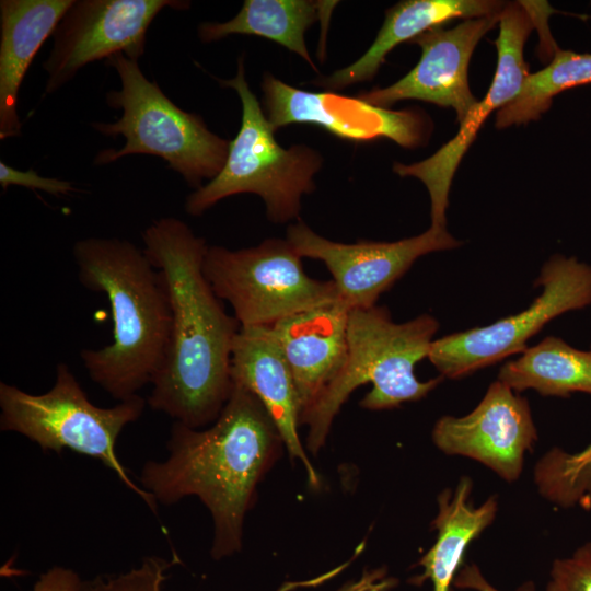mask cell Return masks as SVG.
Masks as SVG:
<instances>
[{"label":"cell","instance_id":"obj_21","mask_svg":"<svg viewBox=\"0 0 591 591\" xmlns=\"http://www.w3.org/2000/svg\"><path fill=\"white\" fill-rule=\"evenodd\" d=\"M336 3L311 0H245L233 19L199 24L198 36L204 43L217 42L232 34L264 37L296 53L317 71L305 44V32L323 15L324 10Z\"/></svg>","mask_w":591,"mask_h":591},{"label":"cell","instance_id":"obj_28","mask_svg":"<svg viewBox=\"0 0 591 591\" xmlns=\"http://www.w3.org/2000/svg\"><path fill=\"white\" fill-rule=\"evenodd\" d=\"M82 582L73 569L54 566L38 577L31 591H80Z\"/></svg>","mask_w":591,"mask_h":591},{"label":"cell","instance_id":"obj_18","mask_svg":"<svg viewBox=\"0 0 591 591\" xmlns=\"http://www.w3.org/2000/svg\"><path fill=\"white\" fill-rule=\"evenodd\" d=\"M74 0L0 1V139L21 135L16 105L23 79Z\"/></svg>","mask_w":591,"mask_h":591},{"label":"cell","instance_id":"obj_20","mask_svg":"<svg viewBox=\"0 0 591 591\" xmlns=\"http://www.w3.org/2000/svg\"><path fill=\"white\" fill-rule=\"evenodd\" d=\"M472 487V480L462 477L454 490L445 489L439 495L438 514L432 522L437 540L418 561L422 572L415 578L417 584L428 580L432 591H451L466 547L494 521L497 498L489 497L475 507L470 501Z\"/></svg>","mask_w":591,"mask_h":591},{"label":"cell","instance_id":"obj_15","mask_svg":"<svg viewBox=\"0 0 591 591\" xmlns=\"http://www.w3.org/2000/svg\"><path fill=\"white\" fill-rule=\"evenodd\" d=\"M265 115L277 130L291 124H312L351 141L389 138L401 146L420 142L424 124L409 111H390L361 99L334 92H310L291 86L271 73L262 82Z\"/></svg>","mask_w":591,"mask_h":591},{"label":"cell","instance_id":"obj_30","mask_svg":"<svg viewBox=\"0 0 591 591\" xmlns=\"http://www.w3.org/2000/svg\"><path fill=\"white\" fill-rule=\"evenodd\" d=\"M393 582L384 569H374L364 571L359 579L348 582L337 591H385Z\"/></svg>","mask_w":591,"mask_h":591},{"label":"cell","instance_id":"obj_19","mask_svg":"<svg viewBox=\"0 0 591 591\" xmlns=\"http://www.w3.org/2000/svg\"><path fill=\"white\" fill-rule=\"evenodd\" d=\"M505 3L491 0H405L386 11L385 20L367 51L351 65L313 83L340 90L374 78L386 55L398 44L442 26L453 19H476L500 13Z\"/></svg>","mask_w":591,"mask_h":591},{"label":"cell","instance_id":"obj_5","mask_svg":"<svg viewBox=\"0 0 591 591\" xmlns=\"http://www.w3.org/2000/svg\"><path fill=\"white\" fill-rule=\"evenodd\" d=\"M219 81L240 97L241 126L219 174L187 196L186 212L198 217L224 198L251 193L264 200L270 222L297 219L302 196L315 190L314 175L323 165L321 153L306 144L286 149L276 141V130L245 79L243 57L237 59L236 76Z\"/></svg>","mask_w":591,"mask_h":591},{"label":"cell","instance_id":"obj_11","mask_svg":"<svg viewBox=\"0 0 591 591\" xmlns=\"http://www.w3.org/2000/svg\"><path fill=\"white\" fill-rule=\"evenodd\" d=\"M287 240L303 258L324 263L350 310L374 306L419 257L461 244L447 228L431 225L419 235L395 242L341 243L317 234L301 220L288 227Z\"/></svg>","mask_w":591,"mask_h":591},{"label":"cell","instance_id":"obj_7","mask_svg":"<svg viewBox=\"0 0 591 591\" xmlns=\"http://www.w3.org/2000/svg\"><path fill=\"white\" fill-rule=\"evenodd\" d=\"M146 404L138 394L113 407H99L69 366L60 362L54 385L45 393L0 383V429L27 438L44 452L60 454L66 449L101 461L155 513L157 501L132 482L115 449L124 428L141 417Z\"/></svg>","mask_w":591,"mask_h":591},{"label":"cell","instance_id":"obj_14","mask_svg":"<svg viewBox=\"0 0 591 591\" xmlns=\"http://www.w3.org/2000/svg\"><path fill=\"white\" fill-rule=\"evenodd\" d=\"M500 13L420 34L410 40L421 48L418 63L395 83L362 92L358 97L382 108L404 100L451 107L461 124L477 103L467 79L472 54L480 38L499 23Z\"/></svg>","mask_w":591,"mask_h":591},{"label":"cell","instance_id":"obj_27","mask_svg":"<svg viewBox=\"0 0 591 591\" xmlns=\"http://www.w3.org/2000/svg\"><path fill=\"white\" fill-rule=\"evenodd\" d=\"M0 184L3 190H7L10 185H19L56 196L67 195L74 190L72 184L68 181L40 176L33 169L20 171L3 161H0Z\"/></svg>","mask_w":591,"mask_h":591},{"label":"cell","instance_id":"obj_22","mask_svg":"<svg viewBox=\"0 0 591 591\" xmlns=\"http://www.w3.org/2000/svg\"><path fill=\"white\" fill-rule=\"evenodd\" d=\"M498 381L518 393L533 389L544 396L591 394V350H579L548 336L503 364Z\"/></svg>","mask_w":591,"mask_h":591},{"label":"cell","instance_id":"obj_24","mask_svg":"<svg viewBox=\"0 0 591 591\" xmlns=\"http://www.w3.org/2000/svg\"><path fill=\"white\" fill-rule=\"evenodd\" d=\"M535 482L544 497L561 507L591 506V443L577 453L549 451L535 468Z\"/></svg>","mask_w":591,"mask_h":591},{"label":"cell","instance_id":"obj_26","mask_svg":"<svg viewBox=\"0 0 591 591\" xmlns=\"http://www.w3.org/2000/svg\"><path fill=\"white\" fill-rule=\"evenodd\" d=\"M546 591H591V542L553 563Z\"/></svg>","mask_w":591,"mask_h":591},{"label":"cell","instance_id":"obj_17","mask_svg":"<svg viewBox=\"0 0 591 591\" xmlns=\"http://www.w3.org/2000/svg\"><path fill=\"white\" fill-rule=\"evenodd\" d=\"M233 383L250 390L263 404L278 429L289 455L300 460L312 485L316 472L299 438L301 406L282 352L269 326L241 327L231 357Z\"/></svg>","mask_w":591,"mask_h":591},{"label":"cell","instance_id":"obj_29","mask_svg":"<svg viewBox=\"0 0 591 591\" xmlns=\"http://www.w3.org/2000/svg\"><path fill=\"white\" fill-rule=\"evenodd\" d=\"M456 589L473 591H500L494 587L476 565H466L457 571L453 584ZM517 591H537L533 581L521 584Z\"/></svg>","mask_w":591,"mask_h":591},{"label":"cell","instance_id":"obj_4","mask_svg":"<svg viewBox=\"0 0 591 591\" xmlns=\"http://www.w3.org/2000/svg\"><path fill=\"white\" fill-rule=\"evenodd\" d=\"M438 328V321L429 314L395 323L383 306L351 309L345 366L300 416V425L308 427V449L317 453L335 416L354 390L362 384H372L360 402L370 410L395 408L430 393L442 376L420 381L415 375V366L428 358Z\"/></svg>","mask_w":591,"mask_h":591},{"label":"cell","instance_id":"obj_25","mask_svg":"<svg viewBox=\"0 0 591 591\" xmlns=\"http://www.w3.org/2000/svg\"><path fill=\"white\" fill-rule=\"evenodd\" d=\"M173 564L160 556H147L126 571L83 580L80 591H166Z\"/></svg>","mask_w":591,"mask_h":591},{"label":"cell","instance_id":"obj_9","mask_svg":"<svg viewBox=\"0 0 591 591\" xmlns=\"http://www.w3.org/2000/svg\"><path fill=\"white\" fill-rule=\"evenodd\" d=\"M542 293L524 311L497 322L454 333L431 344L428 359L441 376L460 379L511 355L553 318L591 304V266L555 255L541 269Z\"/></svg>","mask_w":591,"mask_h":591},{"label":"cell","instance_id":"obj_3","mask_svg":"<svg viewBox=\"0 0 591 591\" xmlns=\"http://www.w3.org/2000/svg\"><path fill=\"white\" fill-rule=\"evenodd\" d=\"M80 283L104 293L113 341L82 349L90 379L118 402L151 384L165 359L172 310L165 283L143 250L127 240L88 237L72 250Z\"/></svg>","mask_w":591,"mask_h":591},{"label":"cell","instance_id":"obj_6","mask_svg":"<svg viewBox=\"0 0 591 591\" xmlns=\"http://www.w3.org/2000/svg\"><path fill=\"white\" fill-rule=\"evenodd\" d=\"M121 82L120 90L106 93V102L123 111L115 123H93L103 136H123L118 149L97 153L95 164H108L131 154L162 158L196 189L222 170L230 141L211 132L202 118L176 106L155 82L148 80L138 61L123 53L106 60Z\"/></svg>","mask_w":591,"mask_h":591},{"label":"cell","instance_id":"obj_23","mask_svg":"<svg viewBox=\"0 0 591 591\" xmlns=\"http://www.w3.org/2000/svg\"><path fill=\"white\" fill-rule=\"evenodd\" d=\"M588 83H591V54L556 49L552 62L529 74L519 94L497 112L496 127L535 120L551 107L555 95Z\"/></svg>","mask_w":591,"mask_h":591},{"label":"cell","instance_id":"obj_10","mask_svg":"<svg viewBox=\"0 0 591 591\" xmlns=\"http://www.w3.org/2000/svg\"><path fill=\"white\" fill-rule=\"evenodd\" d=\"M174 0H78L58 23L43 68L45 94L69 82L88 63L123 53L132 60L144 54L150 24L164 8L187 9Z\"/></svg>","mask_w":591,"mask_h":591},{"label":"cell","instance_id":"obj_8","mask_svg":"<svg viewBox=\"0 0 591 591\" xmlns=\"http://www.w3.org/2000/svg\"><path fill=\"white\" fill-rule=\"evenodd\" d=\"M302 258L287 239L240 250L212 245L202 271L216 296L232 306L241 327H267L340 300L332 280L305 273Z\"/></svg>","mask_w":591,"mask_h":591},{"label":"cell","instance_id":"obj_12","mask_svg":"<svg viewBox=\"0 0 591 591\" xmlns=\"http://www.w3.org/2000/svg\"><path fill=\"white\" fill-rule=\"evenodd\" d=\"M533 26V15L524 2L505 4L499 18V35L496 40L497 68L485 97L475 104L461 123L456 136L436 153L412 164L394 163L393 171L396 174L416 177L426 186L431 205V227L445 228L449 192L454 173L486 117L494 109H500L512 101L530 74L523 49Z\"/></svg>","mask_w":591,"mask_h":591},{"label":"cell","instance_id":"obj_2","mask_svg":"<svg viewBox=\"0 0 591 591\" xmlns=\"http://www.w3.org/2000/svg\"><path fill=\"white\" fill-rule=\"evenodd\" d=\"M282 444L259 399L233 383L209 428L173 422L167 456L144 462L139 480L157 503L171 506L190 496L200 499L212 518L211 556L218 560L242 549L246 512Z\"/></svg>","mask_w":591,"mask_h":591},{"label":"cell","instance_id":"obj_1","mask_svg":"<svg viewBox=\"0 0 591 591\" xmlns=\"http://www.w3.org/2000/svg\"><path fill=\"white\" fill-rule=\"evenodd\" d=\"M142 248L167 289L172 325L147 404L187 427L212 424L231 390V357L241 328L202 271L208 248L182 220L163 217L142 233Z\"/></svg>","mask_w":591,"mask_h":591},{"label":"cell","instance_id":"obj_16","mask_svg":"<svg viewBox=\"0 0 591 591\" xmlns=\"http://www.w3.org/2000/svg\"><path fill=\"white\" fill-rule=\"evenodd\" d=\"M349 312L350 308L339 300L269 326L291 372L301 414L345 366Z\"/></svg>","mask_w":591,"mask_h":591},{"label":"cell","instance_id":"obj_13","mask_svg":"<svg viewBox=\"0 0 591 591\" xmlns=\"http://www.w3.org/2000/svg\"><path fill=\"white\" fill-rule=\"evenodd\" d=\"M536 439L526 398L498 380L470 414L443 416L432 430V440L442 452L480 462L507 482L519 478Z\"/></svg>","mask_w":591,"mask_h":591}]
</instances>
